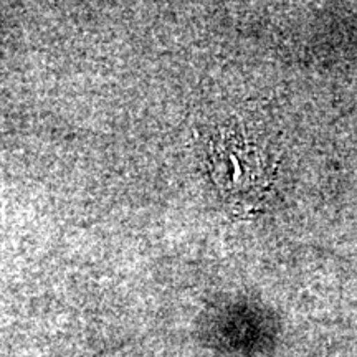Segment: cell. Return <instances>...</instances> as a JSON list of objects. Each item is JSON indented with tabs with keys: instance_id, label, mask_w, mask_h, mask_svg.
Returning a JSON list of instances; mask_svg holds the SVG:
<instances>
[{
	"instance_id": "1",
	"label": "cell",
	"mask_w": 357,
	"mask_h": 357,
	"mask_svg": "<svg viewBox=\"0 0 357 357\" xmlns=\"http://www.w3.org/2000/svg\"><path fill=\"white\" fill-rule=\"evenodd\" d=\"M218 187L235 202L252 200L265 189L266 162L261 151L240 134H222L212 142L208 155Z\"/></svg>"
}]
</instances>
